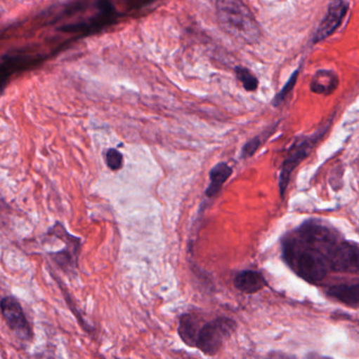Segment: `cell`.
<instances>
[{
	"instance_id": "1",
	"label": "cell",
	"mask_w": 359,
	"mask_h": 359,
	"mask_svg": "<svg viewBox=\"0 0 359 359\" xmlns=\"http://www.w3.org/2000/svg\"><path fill=\"white\" fill-rule=\"evenodd\" d=\"M216 11L219 23L230 35L249 44L259 41L261 27L242 0H217Z\"/></svg>"
},
{
	"instance_id": "2",
	"label": "cell",
	"mask_w": 359,
	"mask_h": 359,
	"mask_svg": "<svg viewBox=\"0 0 359 359\" xmlns=\"http://www.w3.org/2000/svg\"><path fill=\"white\" fill-rule=\"evenodd\" d=\"M303 245L289 243L285 247V257L292 269L309 283H320L328 273L327 253L320 249V245L311 244L301 240Z\"/></svg>"
},
{
	"instance_id": "3",
	"label": "cell",
	"mask_w": 359,
	"mask_h": 359,
	"mask_svg": "<svg viewBox=\"0 0 359 359\" xmlns=\"http://www.w3.org/2000/svg\"><path fill=\"white\" fill-rule=\"evenodd\" d=\"M236 327L235 320L229 318H217L202 324L196 337L195 349L207 356L216 355L235 332Z\"/></svg>"
},
{
	"instance_id": "4",
	"label": "cell",
	"mask_w": 359,
	"mask_h": 359,
	"mask_svg": "<svg viewBox=\"0 0 359 359\" xmlns=\"http://www.w3.org/2000/svg\"><path fill=\"white\" fill-rule=\"evenodd\" d=\"M326 132V128L322 130L320 134H315L313 136L306 137L299 139L291 147L290 151L287 156L285 161L282 162V172L280 177V196L284 198L290 182L291 175L293 170L306 159L313 149L314 145L322 138V135Z\"/></svg>"
},
{
	"instance_id": "5",
	"label": "cell",
	"mask_w": 359,
	"mask_h": 359,
	"mask_svg": "<svg viewBox=\"0 0 359 359\" xmlns=\"http://www.w3.org/2000/svg\"><path fill=\"white\" fill-rule=\"evenodd\" d=\"M1 312L4 322L17 339L23 341H33V329L27 320L20 303L15 297H6L2 299Z\"/></svg>"
},
{
	"instance_id": "6",
	"label": "cell",
	"mask_w": 359,
	"mask_h": 359,
	"mask_svg": "<svg viewBox=\"0 0 359 359\" xmlns=\"http://www.w3.org/2000/svg\"><path fill=\"white\" fill-rule=\"evenodd\" d=\"M331 269L346 273H359V245L353 242L335 243L328 251Z\"/></svg>"
},
{
	"instance_id": "7",
	"label": "cell",
	"mask_w": 359,
	"mask_h": 359,
	"mask_svg": "<svg viewBox=\"0 0 359 359\" xmlns=\"http://www.w3.org/2000/svg\"><path fill=\"white\" fill-rule=\"evenodd\" d=\"M347 12L348 4L345 0H330L326 17L322 19L314 36V43L322 41L333 35L341 27Z\"/></svg>"
},
{
	"instance_id": "8",
	"label": "cell",
	"mask_w": 359,
	"mask_h": 359,
	"mask_svg": "<svg viewBox=\"0 0 359 359\" xmlns=\"http://www.w3.org/2000/svg\"><path fill=\"white\" fill-rule=\"evenodd\" d=\"M266 285L267 283L261 273L252 270L240 272L234 278V286L236 289L247 294H253L263 290Z\"/></svg>"
},
{
	"instance_id": "9",
	"label": "cell",
	"mask_w": 359,
	"mask_h": 359,
	"mask_svg": "<svg viewBox=\"0 0 359 359\" xmlns=\"http://www.w3.org/2000/svg\"><path fill=\"white\" fill-rule=\"evenodd\" d=\"M339 79L337 73L329 69H320L316 72L315 75L312 78L311 84L310 88L311 90L315 94L329 95L333 94L339 86Z\"/></svg>"
},
{
	"instance_id": "10",
	"label": "cell",
	"mask_w": 359,
	"mask_h": 359,
	"mask_svg": "<svg viewBox=\"0 0 359 359\" xmlns=\"http://www.w3.org/2000/svg\"><path fill=\"white\" fill-rule=\"evenodd\" d=\"M202 325L200 318L196 314H183L179 318L178 332L179 337L188 347L195 348L196 337Z\"/></svg>"
},
{
	"instance_id": "11",
	"label": "cell",
	"mask_w": 359,
	"mask_h": 359,
	"mask_svg": "<svg viewBox=\"0 0 359 359\" xmlns=\"http://www.w3.org/2000/svg\"><path fill=\"white\" fill-rule=\"evenodd\" d=\"M328 294L346 305L359 307V283L331 287L329 289Z\"/></svg>"
},
{
	"instance_id": "12",
	"label": "cell",
	"mask_w": 359,
	"mask_h": 359,
	"mask_svg": "<svg viewBox=\"0 0 359 359\" xmlns=\"http://www.w3.org/2000/svg\"><path fill=\"white\" fill-rule=\"evenodd\" d=\"M232 168L227 163H219L211 170V183L207 189L206 194L209 198H214L219 191L223 184L231 177Z\"/></svg>"
},
{
	"instance_id": "13",
	"label": "cell",
	"mask_w": 359,
	"mask_h": 359,
	"mask_svg": "<svg viewBox=\"0 0 359 359\" xmlns=\"http://www.w3.org/2000/svg\"><path fill=\"white\" fill-rule=\"evenodd\" d=\"M236 76L238 80L242 82L244 90L248 92H254L259 88V80L253 75L252 72L249 71L246 67H238L235 69Z\"/></svg>"
},
{
	"instance_id": "14",
	"label": "cell",
	"mask_w": 359,
	"mask_h": 359,
	"mask_svg": "<svg viewBox=\"0 0 359 359\" xmlns=\"http://www.w3.org/2000/svg\"><path fill=\"white\" fill-rule=\"evenodd\" d=\"M299 69H296L294 73L291 76L290 79L288 80L284 88H282L280 93L276 95L275 98L273 99V105L278 107L284 102L285 99L289 96L293 88H294L295 84H296L297 77H299Z\"/></svg>"
},
{
	"instance_id": "15",
	"label": "cell",
	"mask_w": 359,
	"mask_h": 359,
	"mask_svg": "<svg viewBox=\"0 0 359 359\" xmlns=\"http://www.w3.org/2000/svg\"><path fill=\"white\" fill-rule=\"evenodd\" d=\"M105 160H107V166H109L112 170H120L122 163H124V157H122V154L115 149H111L107 151Z\"/></svg>"
},
{
	"instance_id": "16",
	"label": "cell",
	"mask_w": 359,
	"mask_h": 359,
	"mask_svg": "<svg viewBox=\"0 0 359 359\" xmlns=\"http://www.w3.org/2000/svg\"><path fill=\"white\" fill-rule=\"evenodd\" d=\"M261 143H263V139H261V137H255L254 139L249 141V142L244 145V149H242V157L249 158L251 157V156L254 155L255 151L259 149Z\"/></svg>"
}]
</instances>
